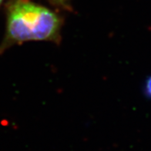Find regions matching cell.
I'll return each instance as SVG.
<instances>
[{
    "instance_id": "cell-3",
    "label": "cell",
    "mask_w": 151,
    "mask_h": 151,
    "mask_svg": "<svg viewBox=\"0 0 151 151\" xmlns=\"http://www.w3.org/2000/svg\"><path fill=\"white\" fill-rule=\"evenodd\" d=\"M143 93L147 98L151 99V76H148L146 80L143 88Z\"/></svg>"
},
{
    "instance_id": "cell-2",
    "label": "cell",
    "mask_w": 151,
    "mask_h": 151,
    "mask_svg": "<svg viewBox=\"0 0 151 151\" xmlns=\"http://www.w3.org/2000/svg\"><path fill=\"white\" fill-rule=\"evenodd\" d=\"M47 1L54 7L60 9L70 11V12L73 10L71 0H47Z\"/></svg>"
},
{
    "instance_id": "cell-4",
    "label": "cell",
    "mask_w": 151,
    "mask_h": 151,
    "mask_svg": "<svg viewBox=\"0 0 151 151\" xmlns=\"http://www.w3.org/2000/svg\"><path fill=\"white\" fill-rule=\"evenodd\" d=\"M3 1H4V0H0V6H1V5H2V2H3Z\"/></svg>"
},
{
    "instance_id": "cell-1",
    "label": "cell",
    "mask_w": 151,
    "mask_h": 151,
    "mask_svg": "<svg viewBox=\"0 0 151 151\" xmlns=\"http://www.w3.org/2000/svg\"><path fill=\"white\" fill-rule=\"evenodd\" d=\"M6 24L0 55L9 48L30 41L61 42L63 18L32 0H8Z\"/></svg>"
}]
</instances>
